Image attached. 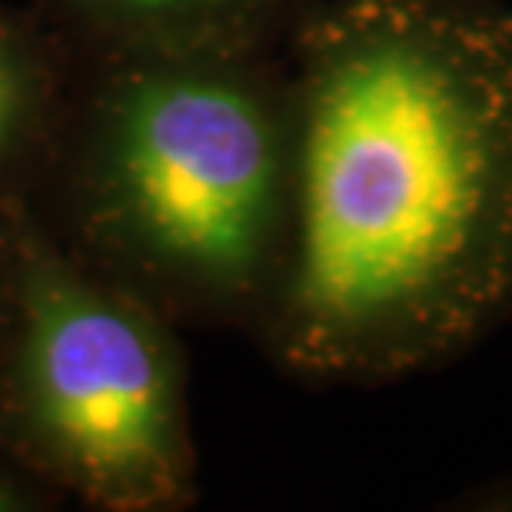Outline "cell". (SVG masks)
Returning a JSON list of instances; mask_svg holds the SVG:
<instances>
[{
    "label": "cell",
    "mask_w": 512,
    "mask_h": 512,
    "mask_svg": "<svg viewBox=\"0 0 512 512\" xmlns=\"http://www.w3.org/2000/svg\"><path fill=\"white\" fill-rule=\"evenodd\" d=\"M296 47L276 353L366 383L463 363L512 320V7L343 0Z\"/></svg>",
    "instance_id": "obj_1"
},
{
    "label": "cell",
    "mask_w": 512,
    "mask_h": 512,
    "mask_svg": "<svg viewBox=\"0 0 512 512\" xmlns=\"http://www.w3.org/2000/svg\"><path fill=\"white\" fill-rule=\"evenodd\" d=\"M133 223L223 300L280 296L296 223V100L253 70H177L133 87L114 130Z\"/></svg>",
    "instance_id": "obj_2"
},
{
    "label": "cell",
    "mask_w": 512,
    "mask_h": 512,
    "mask_svg": "<svg viewBox=\"0 0 512 512\" xmlns=\"http://www.w3.org/2000/svg\"><path fill=\"white\" fill-rule=\"evenodd\" d=\"M27 383L37 426L94 489L124 499L177 493L170 363L133 316L44 276L30 300Z\"/></svg>",
    "instance_id": "obj_3"
},
{
    "label": "cell",
    "mask_w": 512,
    "mask_h": 512,
    "mask_svg": "<svg viewBox=\"0 0 512 512\" xmlns=\"http://www.w3.org/2000/svg\"><path fill=\"white\" fill-rule=\"evenodd\" d=\"M117 10H163V14H197L210 17V24L237 34H256L283 0H97Z\"/></svg>",
    "instance_id": "obj_4"
},
{
    "label": "cell",
    "mask_w": 512,
    "mask_h": 512,
    "mask_svg": "<svg viewBox=\"0 0 512 512\" xmlns=\"http://www.w3.org/2000/svg\"><path fill=\"white\" fill-rule=\"evenodd\" d=\"M453 509H479V512H512V473H503L489 483H479L453 499Z\"/></svg>",
    "instance_id": "obj_5"
},
{
    "label": "cell",
    "mask_w": 512,
    "mask_h": 512,
    "mask_svg": "<svg viewBox=\"0 0 512 512\" xmlns=\"http://www.w3.org/2000/svg\"><path fill=\"white\" fill-rule=\"evenodd\" d=\"M17 107H20V77H17V64L14 57L7 54V47L0 44V147L14 130L17 120Z\"/></svg>",
    "instance_id": "obj_6"
},
{
    "label": "cell",
    "mask_w": 512,
    "mask_h": 512,
    "mask_svg": "<svg viewBox=\"0 0 512 512\" xmlns=\"http://www.w3.org/2000/svg\"><path fill=\"white\" fill-rule=\"evenodd\" d=\"M0 509H7V493L0 489Z\"/></svg>",
    "instance_id": "obj_7"
}]
</instances>
